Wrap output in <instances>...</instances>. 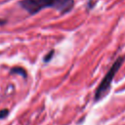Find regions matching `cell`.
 <instances>
[{"mask_svg":"<svg viewBox=\"0 0 125 125\" xmlns=\"http://www.w3.org/2000/svg\"><path fill=\"white\" fill-rule=\"evenodd\" d=\"M6 21H2V20H0V25H2V24H4Z\"/></svg>","mask_w":125,"mask_h":125,"instance_id":"6","label":"cell"},{"mask_svg":"<svg viewBox=\"0 0 125 125\" xmlns=\"http://www.w3.org/2000/svg\"><path fill=\"white\" fill-rule=\"evenodd\" d=\"M9 114V109L7 108H4V109H1L0 110V119H5Z\"/></svg>","mask_w":125,"mask_h":125,"instance_id":"4","label":"cell"},{"mask_svg":"<svg viewBox=\"0 0 125 125\" xmlns=\"http://www.w3.org/2000/svg\"><path fill=\"white\" fill-rule=\"evenodd\" d=\"M20 5L30 15H34L48 7L57 10L61 14H66L71 11L74 0H21Z\"/></svg>","mask_w":125,"mask_h":125,"instance_id":"1","label":"cell"},{"mask_svg":"<svg viewBox=\"0 0 125 125\" xmlns=\"http://www.w3.org/2000/svg\"><path fill=\"white\" fill-rule=\"evenodd\" d=\"M53 53H54V51L52 50V51H50V52L45 56V58H44V62H47L50 61V59L53 57Z\"/></svg>","mask_w":125,"mask_h":125,"instance_id":"5","label":"cell"},{"mask_svg":"<svg viewBox=\"0 0 125 125\" xmlns=\"http://www.w3.org/2000/svg\"><path fill=\"white\" fill-rule=\"evenodd\" d=\"M10 73H11V74H14V73H15V74H20V75L22 76L23 78H26V76H27L25 69L22 68V67H20V66H16V67L11 68Z\"/></svg>","mask_w":125,"mask_h":125,"instance_id":"3","label":"cell"},{"mask_svg":"<svg viewBox=\"0 0 125 125\" xmlns=\"http://www.w3.org/2000/svg\"><path fill=\"white\" fill-rule=\"evenodd\" d=\"M122 62H123V58L117 59V60L113 62V64L111 65V67L109 68V70L106 72L105 76L104 77V79L102 80V82L100 83V85L98 86V88H97V90H96V93H95V100H96V101L100 100V99L107 92V90H108L109 87H110L111 81H112L114 75L116 74L117 70L119 69V67H120Z\"/></svg>","mask_w":125,"mask_h":125,"instance_id":"2","label":"cell"}]
</instances>
